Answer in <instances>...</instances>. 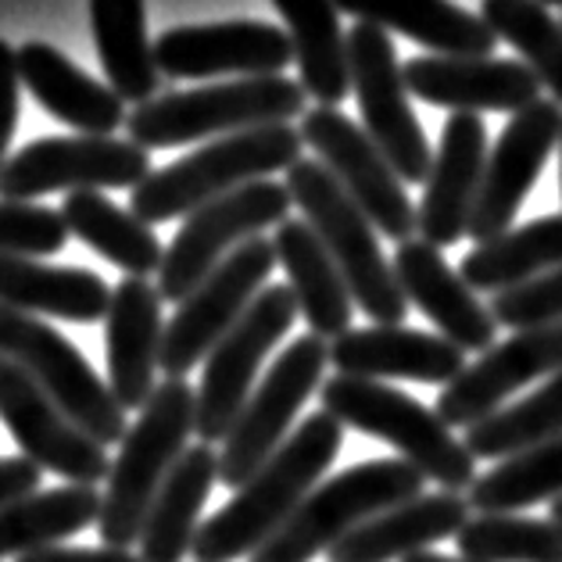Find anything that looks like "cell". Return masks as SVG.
I'll return each instance as SVG.
<instances>
[{
  "label": "cell",
  "mask_w": 562,
  "mask_h": 562,
  "mask_svg": "<svg viewBox=\"0 0 562 562\" xmlns=\"http://www.w3.org/2000/svg\"><path fill=\"white\" fill-rule=\"evenodd\" d=\"M552 524H559V527H562V498H555V502H552Z\"/></svg>",
  "instance_id": "cell-46"
},
{
  "label": "cell",
  "mask_w": 562,
  "mask_h": 562,
  "mask_svg": "<svg viewBox=\"0 0 562 562\" xmlns=\"http://www.w3.org/2000/svg\"><path fill=\"white\" fill-rule=\"evenodd\" d=\"M323 413H330L340 427H355L376 441L391 445L402 462L419 470L441 491H470L476 484V459L470 456L451 427L416 402L413 394L380 380L334 376L319 387Z\"/></svg>",
  "instance_id": "cell-4"
},
{
  "label": "cell",
  "mask_w": 562,
  "mask_h": 562,
  "mask_svg": "<svg viewBox=\"0 0 562 562\" xmlns=\"http://www.w3.org/2000/svg\"><path fill=\"white\" fill-rule=\"evenodd\" d=\"M0 419L15 437L22 459L65 476L68 484L98 487L112 473L108 448L79 430L4 355H0Z\"/></svg>",
  "instance_id": "cell-16"
},
{
  "label": "cell",
  "mask_w": 562,
  "mask_h": 562,
  "mask_svg": "<svg viewBox=\"0 0 562 562\" xmlns=\"http://www.w3.org/2000/svg\"><path fill=\"white\" fill-rule=\"evenodd\" d=\"M301 140L315 150V161L330 169L340 190L359 204L373 229L397 244L416 237V204L405 194L402 176L391 169V161L369 140L359 122H351L337 108H312L301 115Z\"/></svg>",
  "instance_id": "cell-15"
},
{
  "label": "cell",
  "mask_w": 562,
  "mask_h": 562,
  "mask_svg": "<svg viewBox=\"0 0 562 562\" xmlns=\"http://www.w3.org/2000/svg\"><path fill=\"white\" fill-rule=\"evenodd\" d=\"M277 269V248L266 237H251L226 255L180 305L161 334V373L166 380H187L198 362L212 355L233 326L244 319L251 301L266 291L269 272Z\"/></svg>",
  "instance_id": "cell-10"
},
{
  "label": "cell",
  "mask_w": 562,
  "mask_h": 562,
  "mask_svg": "<svg viewBox=\"0 0 562 562\" xmlns=\"http://www.w3.org/2000/svg\"><path fill=\"white\" fill-rule=\"evenodd\" d=\"M334 8L383 33L416 40L437 58H491L498 44L484 19L451 0H334Z\"/></svg>",
  "instance_id": "cell-28"
},
{
  "label": "cell",
  "mask_w": 562,
  "mask_h": 562,
  "mask_svg": "<svg viewBox=\"0 0 562 562\" xmlns=\"http://www.w3.org/2000/svg\"><path fill=\"white\" fill-rule=\"evenodd\" d=\"M562 133V108L555 101H533L524 112L509 119L502 130L495 150L487 155L484 183H480L476 209L470 218V237L476 244L495 240L509 233L519 204L538 183L548 155L559 147Z\"/></svg>",
  "instance_id": "cell-19"
},
{
  "label": "cell",
  "mask_w": 562,
  "mask_h": 562,
  "mask_svg": "<svg viewBox=\"0 0 562 562\" xmlns=\"http://www.w3.org/2000/svg\"><path fill=\"white\" fill-rule=\"evenodd\" d=\"M19 79L44 112L72 126L79 136H112L130 119L126 101L112 87L98 83L44 40L19 47Z\"/></svg>",
  "instance_id": "cell-25"
},
{
  "label": "cell",
  "mask_w": 562,
  "mask_h": 562,
  "mask_svg": "<svg viewBox=\"0 0 562 562\" xmlns=\"http://www.w3.org/2000/svg\"><path fill=\"white\" fill-rule=\"evenodd\" d=\"M402 562H470V559H456V555H437V552H416V555H408Z\"/></svg>",
  "instance_id": "cell-45"
},
{
  "label": "cell",
  "mask_w": 562,
  "mask_h": 562,
  "mask_svg": "<svg viewBox=\"0 0 562 562\" xmlns=\"http://www.w3.org/2000/svg\"><path fill=\"white\" fill-rule=\"evenodd\" d=\"M150 169V155L115 136H40L0 169V201H33L58 190H136Z\"/></svg>",
  "instance_id": "cell-13"
},
{
  "label": "cell",
  "mask_w": 562,
  "mask_h": 562,
  "mask_svg": "<svg viewBox=\"0 0 562 562\" xmlns=\"http://www.w3.org/2000/svg\"><path fill=\"white\" fill-rule=\"evenodd\" d=\"M68 240L61 212L36 201H0V255L47 258Z\"/></svg>",
  "instance_id": "cell-40"
},
{
  "label": "cell",
  "mask_w": 562,
  "mask_h": 562,
  "mask_svg": "<svg viewBox=\"0 0 562 562\" xmlns=\"http://www.w3.org/2000/svg\"><path fill=\"white\" fill-rule=\"evenodd\" d=\"M408 93L434 108H448L451 115L476 112H524L541 101V83L524 61L513 58H419L402 65Z\"/></svg>",
  "instance_id": "cell-20"
},
{
  "label": "cell",
  "mask_w": 562,
  "mask_h": 562,
  "mask_svg": "<svg viewBox=\"0 0 562 562\" xmlns=\"http://www.w3.org/2000/svg\"><path fill=\"white\" fill-rule=\"evenodd\" d=\"M161 294L155 283L126 277L112 291V305L104 315V355H108V387L126 413H140L158 391L161 359Z\"/></svg>",
  "instance_id": "cell-23"
},
{
  "label": "cell",
  "mask_w": 562,
  "mask_h": 562,
  "mask_svg": "<svg viewBox=\"0 0 562 562\" xmlns=\"http://www.w3.org/2000/svg\"><path fill=\"white\" fill-rule=\"evenodd\" d=\"M297 319V301L286 283L266 286L251 301L244 319L218 340L212 355L204 359L201 387H198V416L194 437L198 445L226 441L229 427L237 423L244 402L255 391L258 369L269 359V351L286 337Z\"/></svg>",
  "instance_id": "cell-12"
},
{
  "label": "cell",
  "mask_w": 562,
  "mask_h": 562,
  "mask_svg": "<svg viewBox=\"0 0 562 562\" xmlns=\"http://www.w3.org/2000/svg\"><path fill=\"white\" fill-rule=\"evenodd\" d=\"M301 83L286 76L233 79L198 90H172L161 98L133 108L126 119L130 140L144 150L180 147L194 140H218V136L248 133L258 126H280L305 115Z\"/></svg>",
  "instance_id": "cell-5"
},
{
  "label": "cell",
  "mask_w": 562,
  "mask_h": 562,
  "mask_svg": "<svg viewBox=\"0 0 562 562\" xmlns=\"http://www.w3.org/2000/svg\"><path fill=\"white\" fill-rule=\"evenodd\" d=\"M348 72L369 140L383 150V158L402 176V183H427L434 155L427 133L408 104V87L391 33L366 22L355 25L348 33Z\"/></svg>",
  "instance_id": "cell-14"
},
{
  "label": "cell",
  "mask_w": 562,
  "mask_h": 562,
  "mask_svg": "<svg viewBox=\"0 0 562 562\" xmlns=\"http://www.w3.org/2000/svg\"><path fill=\"white\" fill-rule=\"evenodd\" d=\"M394 277L402 283L405 301L427 315L437 334L465 355H484L495 348L498 323L476 291L465 283L448 258L427 240H405L394 251Z\"/></svg>",
  "instance_id": "cell-22"
},
{
  "label": "cell",
  "mask_w": 562,
  "mask_h": 562,
  "mask_svg": "<svg viewBox=\"0 0 562 562\" xmlns=\"http://www.w3.org/2000/svg\"><path fill=\"white\" fill-rule=\"evenodd\" d=\"M562 498V434L538 448L498 462L495 470L476 476L470 487V509L480 516L491 513H519L538 502Z\"/></svg>",
  "instance_id": "cell-37"
},
{
  "label": "cell",
  "mask_w": 562,
  "mask_h": 562,
  "mask_svg": "<svg viewBox=\"0 0 562 562\" xmlns=\"http://www.w3.org/2000/svg\"><path fill=\"white\" fill-rule=\"evenodd\" d=\"M272 8L291 36L301 90L319 101V108H337L351 93V72L348 36L340 33L334 0H272Z\"/></svg>",
  "instance_id": "cell-32"
},
{
  "label": "cell",
  "mask_w": 562,
  "mask_h": 562,
  "mask_svg": "<svg viewBox=\"0 0 562 562\" xmlns=\"http://www.w3.org/2000/svg\"><path fill=\"white\" fill-rule=\"evenodd\" d=\"M15 562H144V559L133 555V548H112V544H101V548L50 544V548H40V552H30Z\"/></svg>",
  "instance_id": "cell-43"
},
{
  "label": "cell",
  "mask_w": 562,
  "mask_h": 562,
  "mask_svg": "<svg viewBox=\"0 0 562 562\" xmlns=\"http://www.w3.org/2000/svg\"><path fill=\"white\" fill-rule=\"evenodd\" d=\"M340 448L345 427L330 413H312L223 509L204 519L190 555L198 562L251 559L319 487Z\"/></svg>",
  "instance_id": "cell-1"
},
{
  "label": "cell",
  "mask_w": 562,
  "mask_h": 562,
  "mask_svg": "<svg viewBox=\"0 0 562 562\" xmlns=\"http://www.w3.org/2000/svg\"><path fill=\"white\" fill-rule=\"evenodd\" d=\"M480 19L524 54V65L562 108V22L548 15L538 0H480Z\"/></svg>",
  "instance_id": "cell-38"
},
{
  "label": "cell",
  "mask_w": 562,
  "mask_h": 562,
  "mask_svg": "<svg viewBox=\"0 0 562 562\" xmlns=\"http://www.w3.org/2000/svg\"><path fill=\"white\" fill-rule=\"evenodd\" d=\"M272 248H277V262L286 269V286L294 291L297 315L305 319L308 334L323 340L348 334L355 301L330 251L315 237V229L305 218H286L277 226Z\"/></svg>",
  "instance_id": "cell-27"
},
{
  "label": "cell",
  "mask_w": 562,
  "mask_h": 562,
  "mask_svg": "<svg viewBox=\"0 0 562 562\" xmlns=\"http://www.w3.org/2000/svg\"><path fill=\"white\" fill-rule=\"evenodd\" d=\"M90 30L108 87L133 108L155 101L161 90V72L155 61V44L147 40L144 0H90Z\"/></svg>",
  "instance_id": "cell-31"
},
{
  "label": "cell",
  "mask_w": 562,
  "mask_h": 562,
  "mask_svg": "<svg viewBox=\"0 0 562 562\" xmlns=\"http://www.w3.org/2000/svg\"><path fill=\"white\" fill-rule=\"evenodd\" d=\"M456 544L470 562H562V527L519 513L476 516L459 530Z\"/></svg>",
  "instance_id": "cell-39"
},
{
  "label": "cell",
  "mask_w": 562,
  "mask_h": 562,
  "mask_svg": "<svg viewBox=\"0 0 562 562\" xmlns=\"http://www.w3.org/2000/svg\"><path fill=\"white\" fill-rule=\"evenodd\" d=\"M491 315L498 326H513V330H530V326L562 319V266L527 286L498 294Z\"/></svg>",
  "instance_id": "cell-41"
},
{
  "label": "cell",
  "mask_w": 562,
  "mask_h": 562,
  "mask_svg": "<svg viewBox=\"0 0 562 562\" xmlns=\"http://www.w3.org/2000/svg\"><path fill=\"white\" fill-rule=\"evenodd\" d=\"M487 166V126L480 115H448L441 147L427 172V190L419 201V240L430 248H451L470 233L480 183Z\"/></svg>",
  "instance_id": "cell-21"
},
{
  "label": "cell",
  "mask_w": 562,
  "mask_h": 562,
  "mask_svg": "<svg viewBox=\"0 0 562 562\" xmlns=\"http://www.w3.org/2000/svg\"><path fill=\"white\" fill-rule=\"evenodd\" d=\"M562 434V373L541 383L538 391L465 427L462 445L473 459H513Z\"/></svg>",
  "instance_id": "cell-36"
},
{
  "label": "cell",
  "mask_w": 562,
  "mask_h": 562,
  "mask_svg": "<svg viewBox=\"0 0 562 562\" xmlns=\"http://www.w3.org/2000/svg\"><path fill=\"white\" fill-rule=\"evenodd\" d=\"M0 355L15 362L101 448L126 437V408L58 326L0 305Z\"/></svg>",
  "instance_id": "cell-8"
},
{
  "label": "cell",
  "mask_w": 562,
  "mask_h": 562,
  "mask_svg": "<svg viewBox=\"0 0 562 562\" xmlns=\"http://www.w3.org/2000/svg\"><path fill=\"white\" fill-rule=\"evenodd\" d=\"M291 190L286 183L258 180L233 194H223L194 209L183 226L176 229L158 269V294L161 301H180L209 277V272L233 255L251 237H262V229L280 226L291 218Z\"/></svg>",
  "instance_id": "cell-11"
},
{
  "label": "cell",
  "mask_w": 562,
  "mask_h": 562,
  "mask_svg": "<svg viewBox=\"0 0 562 562\" xmlns=\"http://www.w3.org/2000/svg\"><path fill=\"white\" fill-rule=\"evenodd\" d=\"M19 50L8 44V40H0V169H4V155H8V144L11 136H15V126H19Z\"/></svg>",
  "instance_id": "cell-42"
},
{
  "label": "cell",
  "mask_w": 562,
  "mask_h": 562,
  "mask_svg": "<svg viewBox=\"0 0 562 562\" xmlns=\"http://www.w3.org/2000/svg\"><path fill=\"white\" fill-rule=\"evenodd\" d=\"M301 130L291 122L280 126H258L248 133L218 136L204 147L190 150L187 158L172 161L166 169H155L133 190L130 212L147 226L187 218L201 204H209L233 190L269 180L272 172H286L301 161Z\"/></svg>",
  "instance_id": "cell-3"
},
{
  "label": "cell",
  "mask_w": 562,
  "mask_h": 562,
  "mask_svg": "<svg viewBox=\"0 0 562 562\" xmlns=\"http://www.w3.org/2000/svg\"><path fill=\"white\" fill-rule=\"evenodd\" d=\"M562 266V215H541L533 223L484 240L462 258L459 277L476 294H505L548 277Z\"/></svg>",
  "instance_id": "cell-33"
},
{
  "label": "cell",
  "mask_w": 562,
  "mask_h": 562,
  "mask_svg": "<svg viewBox=\"0 0 562 562\" xmlns=\"http://www.w3.org/2000/svg\"><path fill=\"white\" fill-rule=\"evenodd\" d=\"M40 480H44V470H40L36 462L22 459V456L0 459V509L25 495H36Z\"/></svg>",
  "instance_id": "cell-44"
},
{
  "label": "cell",
  "mask_w": 562,
  "mask_h": 562,
  "mask_svg": "<svg viewBox=\"0 0 562 562\" xmlns=\"http://www.w3.org/2000/svg\"><path fill=\"white\" fill-rule=\"evenodd\" d=\"M562 373V319L516 330L509 340L476 355L473 366L462 369L459 380L437 394L434 413L448 427H473L505 405V397L533 380H552Z\"/></svg>",
  "instance_id": "cell-18"
},
{
  "label": "cell",
  "mask_w": 562,
  "mask_h": 562,
  "mask_svg": "<svg viewBox=\"0 0 562 562\" xmlns=\"http://www.w3.org/2000/svg\"><path fill=\"white\" fill-rule=\"evenodd\" d=\"M470 524V502L456 491H437L402 502L394 509L373 516L369 524L355 527L348 538L330 548V562H394L416 552H427L430 544L445 538H459V530Z\"/></svg>",
  "instance_id": "cell-26"
},
{
  "label": "cell",
  "mask_w": 562,
  "mask_h": 562,
  "mask_svg": "<svg viewBox=\"0 0 562 562\" xmlns=\"http://www.w3.org/2000/svg\"><path fill=\"white\" fill-rule=\"evenodd\" d=\"M559 194H562V133H559Z\"/></svg>",
  "instance_id": "cell-47"
},
{
  "label": "cell",
  "mask_w": 562,
  "mask_h": 562,
  "mask_svg": "<svg viewBox=\"0 0 562 562\" xmlns=\"http://www.w3.org/2000/svg\"><path fill=\"white\" fill-rule=\"evenodd\" d=\"M538 4H544V8H548V4H562V0H538Z\"/></svg>",
  "instance_id": "cell-48"
},
{
  "label": "cell",
  "mask_w": 562,
  "mask_h": 562,
  "mask_svg": "<svg viewBox=\"0 0 562 562\" xmlns=\"http://www.w3.org/2000/svg\"><path fill=\"white\" fill-rule=\"evenodd\" d=\"M155 61L161 79H262L283 76L294 47L286 30L269 22L176 25L155 40Z\"/></svg>",
  "instance_id": "cell-17"
},
{
  "label": "cell",
  "mask_w": 562,
  "mask_h": 562,
  "mask_svg": "<svg viewBox=\"0 0 562 562\" xmlns=\"http://www.w3.org/2000/svg\"><path fill=\"white\" fill-rule=\"evenodd\" d=\"M427 476L402 459H369L323 480L248 562H312L355 527L423 495Z\"/></svg>",
  "instance_id": "cell-7"
},
{
  "label": "cell",
  "mask_w": 562,
  "mask_h": 562,
  "mask_svg": "<svg viewBox=\"0 0 562 562\" xmlns=\"http://www.w3.org/2000/svg\"><path fill=\"white\" fill-rule=\"evenodd\" d=\"M198 416V391L187 380H161L150 402L119 441V456L104 480L98 533L112 548L140 544L150 502L158 498L172 465L190 448Z\"/></svg>",
  "instance_id": "cell-2"
},
{
  "label": "cell",
  "mask_w": 562,
  "mask_h": 562,
  "mask_svg": "<svg viewBox=\"0 0 562 562\" xmlns=\"http://www.w3.org/2000/svg\"><path fill=\"white\" fill-rule=\"evenodd\" d=\"M330 366V340L305 334L269 366L262 383H255L237 423L229 427L218 451V484L240 491L262 470L269 456L291 437V423L323 383Z\"/></svg>",
  "instance_id": "cell-9"
},
{
  "label": "cell",
  "mask_w": 562,
  "mask_h": 562,
  "mask_svg": "<svg viewBox=\"0 0 562 562\" xmlns=\"http://www.w3.org/2000/svg\"><path fill=\"white\" fill-rule=\"evenodd\" d=\"M337 376L359 380H416L448 383L462 376L465 351L441 334L408 330V326H362L340 334L330 345Z\"/></svg>",
  "instance_id": "cell-24"
},
{
  "label": "cell",
  "mask_w": 562,
  "mask_h": 562,
  "mask_svg": "<svg viewBox=\"0 0 562 562\" xmlns=\"http://www.w3.org/2000/svg\"><path fill=\"white\" fill-rule=\"evenodd\" d=\"M58 212L68 226V237L83 240L90 251L104 255L126 277L147 280L150 272L161 269L166 248L155 237V229L140 223L133 212L119 209L112 198H104V190H76L65 198Z\"/></svg>",
  "instance_id": "cell-34"
},
{
  "label": "cell",
  "mask_w": 562,
  "mask_h": 562,
  "mask_svg": "<svg viewBox=\"0 0 562 562\" xmlns=\"http://www.w3.org/2000/svg\"><path fill=\"white\" fill-rule=\"evenodd\" d=\"M286 190H291V201L305 212L301 218L315 229V237L337 262L355 305L376 326H402L408 301L394 277V262L383 258L373 223L340 190L330 169L315 158H301L286 169Z\"/></svg>",
  "instance_id": "cell-6"
},
{
  "label": "cell",
  "mask_w": 562,
  "mask_h": 562,
  "mask_svg": "<svg viewBox=\"0 0 562 562\" xmlns=\"http://www.w3.org/2000/svg\"><path fill=\"white\" fill-rule=\"evenodd\" d=\"M218 484V451L212 445H190L183 459L150 502L147 524L140 533L144 562H183L201 530V509Z\"/></svg>",
  "instance_id": "cell-30"
},
{
  "label": "cell",
  "mask_w": 562,
  "mask_h": 562,
  "mask_svg": "<svg viewBox=\"0 0 562 562\" xmlns=\"http://www.w3.org/2000/svg\"><path fill=\"white\" fill-rule=\"evenodd\" d=\"M0 305L36 319L47 315L65 323H101L112 305V291L90 269L0 255Z\"/></svg>",
  "instance_id": "cell-29"
},
{
  "label": "cell",
  "mask_w": 562,
  "mask_h": 562,
  "mask_svg": "<svg viewBox=\"0 0 562 562\" xmlns=\"http://www.w3.org/2000/svg\"><path fill=\"white\" fill-rule=\"evenodd\" d=\"M101 491L87 484H61L36 491L0 509V559L30 555L40 548L61 544L79 530L98 527Z\"/></svg>",
  "instance_id": "cell-35"
}]
</instances>
